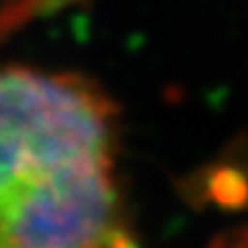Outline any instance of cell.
<instances>
[{"instance_id":"obj_1","label":"cell","mask_w":248,"mask_h":248,"mask_svg":"<svg viewBox=\"0 0 248 248\" xmlns=\"http://www.w3.org/2000/svg\"><path fill=\"white\" fill-rule=\"evenodd\" d=\"M117 145L97 83L0 62V248H138Z\"/></svg>"}]
</instances>
